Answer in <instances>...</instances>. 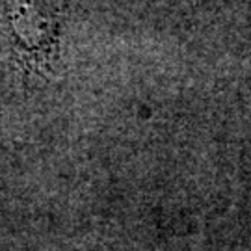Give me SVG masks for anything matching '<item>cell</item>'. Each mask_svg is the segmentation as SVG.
<instances>
[{
  "mask_svg": "<svg viewBox=\"0 0 251 251\" xmlns=\"http://www.w3.org/2000/svg\"><path fill=\"white\" fill-rule=\"evenodd\" d=\"M4 19L17 50L41 67L60 52L63 0H2Z\"/></svg>",
  "mask_w": 251,
  "mask_h": 251,
  "instance_id": "6da1fadb",
  "label": "cell"
}]
</instances>
